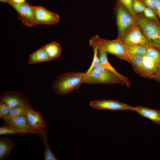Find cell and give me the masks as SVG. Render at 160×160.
Here are the masks:
<instances>
[{"label": "cell", "mask_w": 160, "mask_h": 160, "mask_svg": "<svg viewBox=\"0 0 160 160\" xmlns=\"http://www.w3.org/2000/svg\"><path fill=\"white\" fill-rule=\"evenodd\" d=\"M89 44L92 48L112 54L117 58L130 63V55L126 45L121 39L109 40L100 37L97 35L89 39Z\"/></svg>", "instance_id": "6da1fadb"}, {"label": "cell", "mask_w": 160, "mask_h": 160, "mask_svg": "<svg viewBox=\"0 0 160 160\" xmlns=\"http://www.w3.org/2000/svg\"><path fill=\"white\" fill-rule=\"evenodd\" d=\"M85 72L71 71L63 73L53 81L52 87L55 93L64 96L78 89L83 83Z\"/></svg>", "instance_id": "7a4b0ae2"}, {"label": "cell", "mask_w": 160, "mask_h": 160, "mask_svg": "<svg viewBox=\"0 0 160 160\" xmlns=\"http://www.w3.org/2000/svg\"><path fill=\"white\" fill-rule=\"evenodd\" d=\"M135 18L149 44L160 50V22L149 19L137 13Z\"/></svg>", "instance_id": "3957f363"}, {"label": "cell", "mask_w": 160, "mask_h": 160, "mask_svg": "<svg viewBox=\"0 0 160 160\" xmlns=\"http://www.w3.org/2000/svg\"><path fill=\"white\" fill-rule=\"evenodd\" d=\"M83 83L88 84H119L123 82L116 75L104 68L100 64L87 74H86Z\"/></svg>", "instance_id": "277c9868"}, {"label": "cell", "mask_w": 160, "mask_h": 160, "mask_svg": "<svg viewBox=\"0 0 160 160\" xmlns=\"http://www.w3.org/2000/svg\"><path fill=\"white\" fill-rule=\"evenodd\" d=\"M115 14L118 31L117 38L121 39L126 30L135 22V18L120 2L116 5Z\"/></svg>", "instance_id": "5b68a950"}, {"label": "cell", "mask_w": 160, "mask_h": 160, "mask_svg": "<svg viewBox=\"0 0 160 160\" xmlns=\"http://www.w3.org/2000/svg\"><path fill=\"white\" fill-rule=\"evenodd\" d=\"M8 3L16 10L17 14V19L21 21L23 25L30 27L38 25L33 6L26 2L17 3L12 0H10Z\"/></svg>", "instance_id": "8992f818"}, {"label": "cell", "mask_w": 160, "mask_h": 160, "mask_svg": "<svg viewBox=\"0 0 160 160\" xmlns=\"http://www.w3.org/2000/svg\"><path fill=\"white\" fill-rule=\"evenodd\" d=\"M121 39L126 45L150 44L140 27L136 22L126 30Z\"/></svg>", "instance_id": "52a82bcc"}, {"label": "cell", "mask_w": 160, "mask_h": 160, "mask_svg": "<svg viewBox=\"0 0 160 160\" xmlns=\"http://www.w3.org/2000/svg\"><path fill=\"white\" fill-rule=\"evenodd\" d=\"M0 101L8 105L11 108L20 106L32 109L29 99L23 94L13 91H4L0 96Z\"/></svg>", "instance_id": "ba28073f"}, {"label": "cell", "mask_w": 160, "mask_h": 160, "mask_svg": "<svg viewBox=\"0 0 160 160\" xmlns=\"http://www.w3.org/2000/svg\"><path fill=\"white\" fill-rule=\"evenodd\" d=\"M5 123L17 131L22 136L31 133L37 134L40 133L34 129L28 123L25 116L6 117L3 119Z\"/></svg>", "instance_id": "9c48e42d"}, {"label": "cell", "mask_w": 160, "mask_h": 160, "mask_svg": "<svg viewBox=\"0 0 160 160\" xmlns=\"http://www.w3.org/2000/svg\"><path fill=\"white\" fill-rule=\"evenodd\" d=\"M89 105L94 109L98 110H107L111 111H135V107L112 99L90 101Z\"/></svg>", "instance_id": "30bf717a"}, {"label": "cell", "mask_w": 160, "mask_h": 160, "mask_svg": "<svg viewBox=\"0 0 160 160\" xmlns=\"http://www.w3.org/2000/svg\"><path fill=\"white\" fill-rule=\"evenodd\" d=\"M33 7L38 25H54L59 22L60 17L57 14L41 6H33Z\"/></svg>", "instance_id": "8fae6325"}, {"label": "cell", "mask_w": 160, "mask_h": 160, "mask_svg": "<svg viewBox=\"0 0 160 160\" xmlns=\"http://www.w3.org/2000/svg\"><path fill=\"white\" fill-rule=\"evenodd\" d=\"M31 127L40 133L47 129V126L42 114L33 108L27 110L25 115Z\"/></svg>", "instance_id": "7c38bea8"}, {"label": "cell", "mask_w": 160, "mask_h": 160, "mask_svg": "<svg viewBox=\"0 0 160 160\" xmlns=\"http://www.w3.org/2000/svg\"><path fill=\"white\" fill-rule=\"evenodd\" d=\"M107 54V52L99 50L98 57L100 64L104 68L111 71L118 76L127 87H130L131 83L129 79L118 73L111 65L108 60Z\"/></svg>", "instance_id": "4fadbf2b"}, {"label": "cell", "mask_w": 160, "mask_h": 160, "mask_svg": "<svg viewBox=\"0 0 160 160\" xmlns=\"http://www.w3.org/2000/svg\"><path fill=\"white\" fill-rule=\"evenodd\" d=\"M135 111L143 117L150 119L156 124H160V111L153 109L143 106L135 107Z\"/></svg>", "instance_id": "5bb4252c"}, {"label": "cell", "mask_w": 160, "mask_h": 160, "mask_svg": "<svg viewBox=\"0 0 160 160\" xmlns=\"http://www.w3.org/2000/svg\"><path fill=\"white\" fill-rule=\"evenodd\" d=\"M15 144L9 137H0V160L7 159L10 153L15 148Z\"/></svg>", "instance_id": "9a60e30c"}, {"label": "cell", "mask_w": 160, "mask_h": 160, "mask_svg": "<svg viewBox=\"0 0 160 160\" xmlns=\"http://www.w3.org/2000/svg\"><path fill=\"white\" fill-rule=\"evenodd\" d=\"M51 60L44 47L30 54L28 63L31 64Z\"/></svg>", "instance_id": "2e32d148"}, {"label": "cell", "mask_w": 160, "mask_h": 160, "mask_svg": "<svg viewBox=\"0 0 160 160\" xmlns=\"http://www.w3.org/2000/svg\"><path fill=\"white\" fill-rule=\"evenodd\" d=\"M46 130L42 132L39 135L42 140L45 147L44 154V160H57L58 159L56 157L52 152L47 141V134Z\"/></svg>", "instance_id": "e0dca14e"}, {"label": "cell", "mask_w": 160, "mask_h": 160, "mask_svg": "<svg viewBox=\"0 0 160 160\" xmlns=\"http://www.w3.org/2000/svg\"><path fill=\"white\" fill-rule=\"evenodd\" d=\"M43 47L51 60L58 57L60 55L61 47L60 45L57 43L53 41L46 44Z\"/></svg>", "instance_id": "ac0fdd59"}, {"label": "cell", "mask_w": 160, "mask_h": 160, "mask_svg": "<svg viewBox=\"0 0 160 160\" xmlns=\"http://www.w3.org/2000/svg\"><path fill=\"white\" fill-rule=\"evenodd\" d=\"M126 46L130 56L143 57L146 55L148 45L137 44Z\"/></svg>", "instance_id": "d6986e66"}, {"label": "cell", "mask_w": 160, "mask_h": 160, "mask_svg": "<svg viewBox=\"0 0 160 160\" xmlns=\"http://www.w3.org/2000/svg\"><path fill=\"white\" fill-rule=\"evenodd\" d=\"M130 63L136 72L143 76V57L141 56H130Z\"/></svg>", "instance_id": "ffe728a7"}, {"label": "cell", "mask_w": 160, "mask_h": 160, "mask_svg": "<svg viewBox=\"0 0 160 160\" xmlns=\"http://www.w3.org/2000/svg\"><path fill=\"white\" fill-rule=\"evenodd\" d=\"M147 47L146 56L160 65V50L150 44Z\"/></svg>", "instance_id": "44dd1931"}, {"label": "cell", "mask_w": 160, "mask_h": 160, "mask_svg": "<svg viewBox=\"0 0 160 160\" xmlns=\"http://www.w3.org/2000/svg\"><path fill=\"white\" fill-rule=\"evenodd\" d=\"M28 109L27 108L20 106L11 108L8 116L6 117H15L22 116H25L27 110Z\"/></svg>", "instance_id": "7402d4cb"}, {"label": "cell", "mask_w": 160, "mask_h": 160, "mask_svg": "<svg viewBox=\"0 0 160 160\" xmlns=\"http://www.w3.org/2000/svg\"><path fill=\"white\" fill-rule=\"evenodd\" d=\"M93 49L94 52L93 60L90 67L85 72L86 74L89 73L94 68L100 64L99 58L98 56V50L96 48H94Z\"/></svg>", "instance_id": "603a6c76"}, {"label": "cell", "mask_w": 160, "mask_h": 160, "mask_svg": "<svg viewBox=\"0 0 160 160\" xmlns=\"http://www.w3.org/2000/svg\"><path fill=\"white\" fill-rule=\"evenodd\" d=\"M143 13L144 16L147 18L156 21H159L157 14L152 9L146 7Z\"/></svg>", "instance_id": "cb8c5ba5"}, {"label": "cell", "mask_w": 160, "mask_h": 160, "mask_svg": "<svg viewBox=\"0 0 160 160\" xmlns=\"http://www.w3.org/2000/svg\"><path fill=\"white\" fill-rule=\"evenodd\" d=\"M19 134L18 132L12 127L5 123L0 127V135L7 134Z\"/></svg>", "instance_id": "d4e9b609"}, {"label": "cell", "mask_w": 160, "mask_h": 160, "mask_svg": "<svg viewBox=\"0 0 160 160\" xmlns=\"http://www.w3.org/2000/svg\"><path fill=\"white\" fill-rule=\"evenodd\" d=\"M11 108L4 102L0 101V118L2 119L8 115Z\"/></svg>", "instance_id": "484cf974"}, {"label": "cell", "mask_w": 160, "mask_h": 160, "mask_svg": "<svg viewBox=\"0 0 160 160\" xmlns=\"http://www.w3.org/2000/svg\"><path fill=\"white\" fill-rule=\"evenodd\" d=\"M132 7L133 11L136 13L143 12L146 6L139 0H133Z\"/></svg>", "instance_id": "4316f807"}, {"label": "cell", "mask_w": 160, "mask_h": 160, "mask_svg": "<svg viewBox=\"0 0 160 160\" xmlns=\"http://www.w3.org/2000/svg\"><path fill=\"white\" fill-rule=\"evenodd\" d=\"M133 0H119L121 4L130 13L135 17L136 13L133 10L132 7V2Z\"/></svg>", "instance_id": "83f0119b"}, {"label": "cell", "mask_w": 160, "mask_h": 160, "mask_svg": "<svg viewBox=\"0 0 160 160\" xmlns=\"http://www.w3.org/2000/svg\"><path fill=\"white\" fill-rule=\"evenodd\" d=\"M143 3L146 7L152 9L157 15L154 0H143Z\"/></svg>", "instance_id": "f1b7e54d"}, {"label": "cell", "mask_w": 160, "mask_h": 160, "mask_svg": "<svg viewBox=\"0 0 160 160\" xmlns=\"http://www.w3.org/2000/svg\"><path fill=\"white\" fill-rule=\"evenodd\" d=\"M154 1L157 12V15L160 22V0H154Z\"/></svg>", "instance_id": "f546056e"}, {"label": "cell", "mask_w": 160, "mask_h": 160, "mask_svg": "<svg viewBox=\"0 0 160 160\" xmlns=\"http://www.w3.org/2000/svg\"><path fill=\"white\" fill-rule=\"evenodd\" d=\"M151 79L160 83V69Z\"/></svg>", "instance_id": "4dcf8cb0"}, {"label": "cell", "mask_w": 160, "mask_h": 160, "mask_svg": "<svg viewBox=\"0 0 160 160\" xmlns=\"http://www.w3.org/2000/svg\"><path fill=\"white\" fill-rule=\"evenodd\" d=\"M13 1L17 3H22L26 2L25 0H12Z\"/></svg>", "instance_id": "1f68e13d"}, {"label": "cell", "mask_w": 160, "mask_h": 160, "mask_svg": "<svg viewBox=\"0 0 160 160\" xmlns=\"http://www.w3.org/2000/svg\"><path fill=\"white\" fill-rule=\"evenodd\" d=\"M10 0H0V1L4 3H8Z\"/></svg>", "instance_id": "d6a6232c"}]
</instances>
